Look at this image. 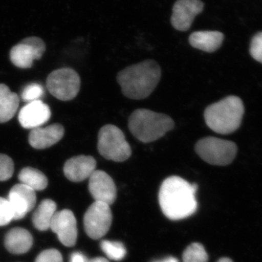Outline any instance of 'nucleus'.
I'll use <instances>...</instances> for the list:
<instances>
[{"label":"nucleus","instance_id":"nucleus-1","mask_svg":"<svg viewBox=\"0 0 262 262\" xmlns=\"http://www.w3.org/2000/svg\"><path fill=\"white\" fill-rule=\"evenodd\" d=\"M198 185L191 184L181 177L173 176L163 181L159 192L162 211L170 220L188 218L195 213Z\"/></svg>","mask_w":262,"mask_h":262},{"label":"nucleus","instance_id":"nucleus-16","mask_svg":"<svg viewBox=\"0 0 262 262\" xmlns=\"http://www.w3.org/2000/svg\"><path fill=\"white\" fill-rule=\"evenodd\" d=\"M64 132V127L61 124L55 123L47 127H37L29 133V143L34 149H47L61 140Z\"/></svg>","mask_w":262,"mask_h":262},{"label":"nucleus","instance_id":"nucleus-15","mask_svg":"<svg viewBox=\"0 0 262 262\" xmlns=\"http://www.w3.org/2000/svg\"><path fill=\"white\" fill-rule=\"evenodd\" d=\"M96 168V160L92 156L79 155L66 162L63 173L71 182H81L89 179Z\"/></svg>","mask_w":262,"mask_h":262},{"label":"nucleus","instance_id":"nucleus-13","mask_svg":"<svg viewBox=\"0 0 262 262\" xmlns=\"http://www.w3.org/2000/svg\"><path fill=\"white\" fill-rule=\"evenodd\" d=\"M89 191L95 201L111 206L117 198V188L113 179L106 172L96 170L89 178Z\"/></svg>","mask_w":262,"mask_h":262},{"label":"nucleus","instance_id":"nucleus-9","mask_svg":"<svg viewBox=\"0 0 262 262\" xmlns=\"http://www.w3.org/2000/svg\"><path fill=\"white\" fill-rule=\"evenodd\" d=\"M46 50V44L40 38H25L10 50V61L18 68H31L34 61L42 58Z\"/></svg>","mask_w":262,"mask_h":262},{"label":"nucleus","instance_id":"nucleus-14","mask_svg":"<svg viewBox=\"0 0 262 262\" xmlns=\"http://www.w3.org/2000/svg\"><path fill=\"white\" fill-rule=\"evenodd\" d=\"M51 117V108L41 100L27 103L18 114V121L26 129L42 127Z\"/></svg>","mask_w":262,"mask_h":262},{"label":"nucleus","instance_id":"nucleus-24","mask_svg":"<svg viewBox=\"0 0 262 262\" xmlns=\"http://www.w3.org/2000/svg\"><path fill=\"white\" fill-rule=\"evenodd\" d=\"M44 89L40 84L31 83L24 88L21 93V98L26 102H32L42 98Z\"/></svg>","mask_w":262,"mask_h":262},{"label":"nucleus","instance_id":"nucleus-25","mask_svg":"<svg viewBox=\"0 0 262 262\" xmlns=\"http://www.w3.org/2000/svg\"><path fill=\"white\" fill-rule=\"evenodd\" d=\"M14 173V163L8 155L0 154V182L8 180Z\"/></svg>","mask_w":262,"mask_h":262},{"label":"nucleus","instance_id":"nucleus-18","mask_svg":"<svg viewBox=\"0 0 262 262\" xmlns=\"http://www.w3.org/2000/svg\"><path fill=\"white\" fill-rule=\"evenodd\" d=\"M224 34L217 31H201L192 33L189 38V44L196 49L213 53L222 46Z\"/></svg>","mask_w":262,"mask_h":262},{"label":"nucleus","instance_id":"nucleus-27","mask_svg":"<svg viewBox=\"0 0 262 262\" xmlns=\"http://www.w3.org/2000/svg\"><path fill=\"white\" fill-rule=\"evenodd\" d=\"M35 262H63L61 252L58 250H45L38 255Z\"/></svg>","mask_w":262,"mask_h":262},{"label":"nucleus","instance_id":"nucleus-5","mask_svg":"<svg viewBox=\"0 0 262 262\" xmlns=\"http://www.w3.org/2000/svg\"><path fill=\"white\" fill-rule=\"evenodd\" d=\"M98 151L105 159L121 163L130 158L132 149L125 134L114 125H104L98 136Z\"/></svg>","mask_w":262,"mask_h":262},{"label":"nucleus","instance_id":"nucleus-19","mask_svg":"<svg viewBox=\"0 0 262 262\" xmlns=\"http://www.w3.org/2000/svg\"><path fill=\"white\" fill-rule=\"evenodd\" d=\"M19 98L5 84H0V123L11 120L18 111Z\"/></svg>","mask_w":262,"mask_h":262},{"label":"nucleus","instance_id":"nucleus-17","mask_svg":"<svg viewBox=\"0 0 262 262\" xmlns=\"http://www.w3.org/2000/svg\"><path fill=\"white\" fill-rule=\"evenodd\" d=\"M32 245V235L27 229L15 227L10 229L5 235V248L13 254H24L28 252Z\"/></svg>","mask_w":262,"mask_h":262},{"label":"nucleus","instance_id":"nucleus-8","mask_svg":"<svg viewBox=\"0 0 262 262\" xmlns=\"http://www.w3.org/2000/svg\"><path fill=\"white\" fill-rule=\"evenodd\" d=\"M112 222L113 213L110 206L95 201L84 213V230L91 239H100L107 233Z\"/></svg>","mask_w":262,"mask_h":262},{"label":"nucleus","instance_id":"nucleus-11","mask_svg":"<svg viewBox=\"0 0 262 262\" xmlns=\"http://www.w3.org/2000/svg\"><path fill=\"white\" fill-rule=\"evenodd\" d=\"M201 0H177L173 8L171 24L173 28L185 32L190 28L196 15L203 11Z\"/></svg>","mask_w":262,"mask_h":262},{"label":"nucleus","instance_id":"nucleus-12","mask_svg":"<svg viewBox=\"0 0 262 262\" xmlns=\"http://www.w3.org/2000/svg\"><path fill=\"white\" fill-rule=\"evenodd\" d=\"M8 201L13 212V220H20L34 209L37 202L35 191L24 184H15L10 189Z\"/></svg>","mask_w":262,"mask_h":262},{"label":"nucleus","instance_id":"nucleus-3","mask_svg":"<svg viewBox=\"0 0 262 262\" xmlns=\"http://www.w3.org/2000/svg\"><path fill=\"white\" fill-rule=\"evenodd\" d=\"M244 111V103L241 98L227 96L206 108L205 121L207 126L217 134H232L241 126Z\"/></svg>","mask_w":262,"mask_h":262},{"label":"nucleus","instance_id":"nucleus-22","mask_svg":"<svg viewBox=\"0 0 262 262\" xmlns=\"http://www.w3.org/2000/svg\"><path fill=\"white\" fill-rule=\"evenodd\" d=\"M101 248L108 258L114 261H121L127 253L126 248L124 245L116 241H101Z\"/></svg>","mask_w":262,"mask_h":262},{"label":"nucleus","instance_id":"nucleus-6","mask_svg":"<svg viewBox=\"0 0 262 262\" xmlns=\"http://www.w3.org/2000/svg\"><path fill=\"white\" fill-rule=\"evenodd\" d=\"M194 150L198 156L210 165L225 166L235 158L237 146L232 141L208 136L196 143Z\"/></svg>","mask_w":262,"mask_h":262},{"label":"nucleus","instance_id":"nucleus-23","mask_svg":"<svg viewBox=\"0 0 262 262\" xmlns=\"http://www.w3.org/2000/svg\"><path fill=\"white\" fill-rule=\"evenodd\" d=\"M208 255L201 244L189 245L183 253V262H208Z\"/></svg>","mask_w":262,"mask_h":262},{"label":"nucleus","instance_id":"nucleus-31","mask_svg":"<svg viewBox=\"0 0 262 262\" xmlns=\"http://www.w3.org/2000/svg\"><path fill=\"white\" fill-rule=\"evenodd\" d=\"M156 262H179V261L177 258L170 256V257L164 258V259L161 260V261H158Z\"/></svg>","mask_w":262,"mask_h":262},{"label":"nucleus","instance_id":"nucleus-2","mask_svg":"<svg viewBox=\"0 0 262 262\" xmlns=\"http://www.w3.org/2000/svg\"><path fill=\"white\" fill-rule=\"evenodd\" d=\"M161 68L156 61L146 60L120 71L117 81L125 97L141 100L149 97L161 78Z\"/></svg>","mask_w":262,"mask_h":262},{"label":"nucleus","instance_id":"nucleus-28","mask_svg":"<svg viewBox=\"0 0 262 262\" xmlns=\"http://www.w3.org/2000/svg\"><path fill=\"white\" fill-rule=\"evenodd\" d=\"M250 53L256 61L262 63V32L258 33L253 37Z\"/></svg>","mask_w":262,"mask_h":262},{"label":"nucleus","instance_id":"nucleus-7","mask_svg":"<svg viewBox=\"0 0 262 262\" xmlns=\"http://www.w3.org/2000/svg\"><path fill=\"white\" fill-rule=\"evenodd\" d=\"M46 84L48 91L54 97L61 101H71L80 91V77L72 69H59L48 75Z\"/></svg>","mask_w":262,"mask_h":262},{"label":"nucleus","instance_id":"nucleus-26","mask_svg":"<svg viewBox=\"0 0 262 262\" xmlns=\"http://www.w3.org/2000/svg\"><path fill=\"white\" fill-rule=\"evenodd\" d=\"M13 220V212L9 201L0 198V227L8 225Z\"/></svg>","mask_w":262,"mask_h":262},{"label":"nucleus","instance_id":"nucleus-32","mask_svg":"<svg viewBox=\"0 0 262 262\" xmlns=\"http://www.w3.org/2000/svg\"><path fill=\"white\" fill-rule=\"evenodd\" d=\"M218 262H233V261H232V260L231 259V258L224 257V258H220V259L219 260Z\"/></svg>","mask_w":262,"mask_h":262},{"label":"nucleus","instance_id":"nucleus-29","mask_svg":"<svg viewBox=\"0 0 262 262\" xmlns=\"http://www.w3.org/2000/svg\"><path fill=\"white\" fill-rule=\"evenodd\" d=\"M86 257L80 252H75L71 255L70 262H84Z\"/></svg>","mask_w":262,"mask_h":262},{"label":"nucleus","instance_id":"nucleus-30","mask_svg":"<svg viewBox=\"0 0 262 262\" xmlns=\"http://www.w3.org/2000/svg\"><path fill=\"white\" fill-rule=\"evenodd\" d=\"M84 262H110L108 261L106 258L103 257H96L94 258H91V259H88L86 258L85 261Z\"/></svg>","mask_w":262,"mask_h":262},{"label":"nucleus","instance_id":"nucleus-21","mask_svg":"<svg viewBox=\"0 0 262 262\" xmlns=\"http://www.w3.org/2000/svg\"><path fill=\"white\" fill-rule=\"evenodd\" d=\"M18 179L20 184L30 187L34 191L44 190L48 187V181L46 176L40 170L32 167L22 169L18 174Z\"/></svg>","mask_w":262,"mask_h":262},{"label":"nucleus","instance_id":"nucleus-20","mask_svg":"<svg viewBox=\"0 0 262 262\" xmlns=\"http://www.w3.org/2000/svg\"><path fill=\"white\" fill-rule=\"evenodd\" d=\"M56 208V203L51 199H46L41 202L33 214L32 222L34 227L39 231H46L50 229Z\"/></svg>","mask_w":262,"mask_h":262},{"label":"nucleus","instance_id":"nucleus-4","mask_svg":"<svg viewBox=\"0 0 262 262\" xmlns=\"http://www.w3.org/2000/svg\"><path fill=\"white\" fill-rule=\"evenodd\" d=\"M173 119L165 114L155 113L146 108H139L128 119V128L141 142H154L173 129Z\"/></svg>","mask_w":262,"mask_h":262},{"label":"nucleus","instance_id":"nucleus-10","mask_svg":"<svg viewBox=\"0 0 262 262\" xmlns=\"http://www.w3.org/2000/svg\"><path fill=\"white\" fill-rule=\"evenodd\" d=\"M50 228L63 246L72 247L77 243V220L73 212L64 209L56 211L51 221Z\"/></svg>","mask_w":262,"mask_h":262}]
</instances>
